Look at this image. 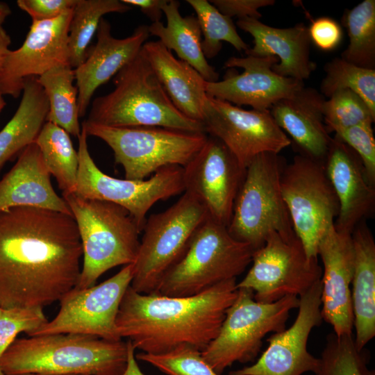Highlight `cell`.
Listing matches in <instances>:
<instances>
[{"label":"cell","mask_w":375,"mask_h":375,"mask_svg":"<svg viewBox=\"0 0 375 375\" xmlns=\"http://www.w3.org/2000/svg\"><path fill=\"white\" fill-rule=\"evenodd\" d=\"M82 245L72 215L36 207L0 212V306L42 308L76 287Z\"/></svg>","instance_id":"obj_1"},{"label":"cell","mask_w":375,"mask_h":375,"mask_svg":"<svg viewBox=\"0 0 375 375\" xmlns=\"http://www.w3.org/2000/svg\"><path fill=\"white\" fill-rule=\"evenodd\" d=\"M237 292L236 278L189 297L142 294L130 285L119 308L117 331L146 353H165L183 346L202 351L219 333Z\"/></svg>","instance_id":"obj_2"},{"label":"cell","mask_w":375,"mask_h":375,"mask_svg":"<svg viewBox=\"0 0 375 375\" xmlns=\"http://www.w3.org/2000/svg\"><path fill=\"white\" fill-rule=\"evenodd\" d=\"M127 342L59 333L17 338L0 357L6 375H121Z\"/></svg>","instance_id":"obj_3"},{"label":"cell","mask_w":375,"mask_h":375,"mask_svg":"<svg viewBox=\"0 0 375 375\" xmlns=\"http://www.w3.org/2000/svg\"><path fill=\"white\" fill-rule=\"evenodd\" d=\"M115 88L97 97L86 121L112 127L158 126L206 133L201 122L180 112L142 52L113 79Z\"/></svg>","instance_id":"obj_4"},{"label":"cell","mask_w":375,"mask_h":375,"mask_svg":"<svg viewBox=\"0 0 375 375\" xmlns=\"http://www.w3.org/2000/svg\"><path fill=\"white\" fill-rule=\"evenodd\" d=\"M62 198L76 222L82 245L83 263L76 288L93 286L108 270L135 262L141 231L125 208L76 193Z\"/></svg>","instance_id":"obj_5"},{"label":"cell","mask_w":375,"mask_h":375,"mask_svg":"<svg viewBox=\"0 0 375 375\" xmlns=\"http://www.w3.org/2000/svg\"><path fill=\"white\" fill-rule=\"evenodd\" d=\"M254 249L235 240L227 227L208 217L196 230L180 260L167 272L156 293L169 297L198 294L236 278L251 262Z\"/></svg>","instance_id":"obj_6"},{"label":"cell","mask_w":375,"mask_h":375,"mask_svg":"<svg viewBox=\"0 0 375 375\" xmlns=\"http://www.w3.org/2000/svg\"><path fill=\"white\" fill-rule=\"evenodd\" d=\"M298 306L296 296L261 303L255 300L251 290L238 288L219 333L201 351L203 358L219 375L235 362L253 361L263 338L285 329L291 310Z\"/></svg>","instance_id":"obj_7"},{"label":"cell","mask_w":375,"mask_h":375,"mask_svg":"<svg viewBox=\"0 0 375 375\" xmlns=\"http://www.w3.org/2000/svg\"><path fill=\"white\" fill-rule=\"evenodd\" d=\"M285 165L278 153L266 152L256 156L246 168L227 228L233 238L254 251L272 233L295 235L281 191Z\"/></svg>","instance_id":"obj_8"},{"label":"cell","mask_w":375,"mask_h":375,"mask_svg":"<svg viewBox=\"0 0 375 375\" xmlns=\"http://www.w3.org/2000/svg\"><path fill=\"white\" fill-rule=\"evenodd\" d=\"M88 136L104 141L112 150L126 179L144 180L162 167L185 166L206 142V133L158 126L112 127L85 120Z\"/></svg>","instance_id":"obj_9"},{"label":"cell","mask_w":375,"mask_h":375,"mask_svg":"<svg viewBox=\"0 0 375 375\" xmlns=\"http://www.w3.org/2000/svg\"><path fill=\"white\" fill-rule=\"evenodd\" d=\"M208 217L204 206L188 192L167 210L151 215L142 229L133 263L131 287L142 294L156 292L164 276L185 253L196 230Z\"/></svg>","instance_id":"obj_10"},{"label":"cell","mask_w":375,"mask_h":375,"mask_svg":"<svg viewBox=\"0 0 375 375\" xmlns=\"http://www.w3.org/2000/svg\"><path fill=\"white\" fill-rule=\"evenodd\" d=\"M280 184L296 235L307 256L318 258L319 241L334 224L339 212L338 198L324 162L297 155L284 166Z\"/></svg>","instance_id":"obj_11"},{"label":"cell","mask_w":375,"mask_h":375,"mask_svg":"<svg viewBox=\"0 0 375 375\" xmlns=\"http://www.w3.org/2000/svg\"><path fill=\"white\" fill-rule=\"evenodd\" d=\"M83 127L78 139V169L76 193L91 199L111 202L125 208L142 232L146 215L158 201L185 191L183 169L178 165L161 168L147 180L121 179L103 173L91 157Z\"/></svg>","instance_id":"obj_12"},{"label":"cell","mask_w":375,"mask_h":375,"mask_svg":"<svg viewBox=\"0 0 375 375\" xmlns=\"http://www.w3.org/2000/svg\"><path fill=\"white\" fill-rule=\"evenodd\" d=\"M252 265L237 288L250 289L256 301L275 302L287 296L300 297L321 280L318 258L307 256L295 235L272 233L254 251Z\"/></svg>","instance_id":"obj_13"},{"label":"cell","mask_w":375,"mask_h":375,"mask_svg":"<svg viewBox=\"0 0 375 375\" xmlns=\"http://www.w3.org/2000/svg\"><path fill=\"white\" fill-rule=\"evenodd\" d=\"M132 278L133 264H130L98 285L74 287L59 301L60 307L56 317L28 336L72 333L121 340L116 319Z\"/></svg>","instance_id":"obj_14"},{"label":"cell","mask_w":375,"mask_h":375,"mask_svg":"<svg viewBox=\"0 0 375 375\" xmlns=\"http://www.w3.org/2000/svg\"><path fill=\"white\" fill-rule=\"evenodd\" d=\"M202 123L206 133L223 142L244 168L258 155L279 153L292 144L269 110H247L208 95Z\"/></svg>","instance_id":"obj_15"},{"label":"cell","mask_w":375,"mask_h":375,"mask_svg":"<svg viewBox=\"0 0 375 375\" xmlns=\"http://www.w3.org/2000/svg\"><path fill=\"white\" fill-rule=\"evenodd\" d=\"M183 169L184 192L194 195L211 219L228 227L246 168L223 142L209 135Z\"/></svg>","instance_id":"obj_16"},{"label":"cell","mask_w":375,"mask_h":375,"mask_svg":"<svg viewBox=\"0 0 375 375\" xmlns=\"http://www.w3.org/2000/svg\"><path fill=\"white\" fill-rule=\"evenodd\" d=\"M322 283L317 281L299 297L298 313L288 328L272 333L268 345L257 361L242 368L232 370L228 375H302L314 373L319 358L308 350L312 330L321 325Z\"/></svg>","instance_id":"obj_17"},{"label":"cell","mask_w":375,"mask_h":375,"mask_svg":"<svg viewBox=\"0 0 375 375\" xmlns=\"http://www.w3.org/2000/svg\"><path fill=\"white\" fill-rule=\"evenodd\" d=\"M276 63L278 59L274 56L231 57L224 63V68L230 69L223 80L206 82V94L237 106L269 110L273 104L292 97L304 87L303 81L274 72Z\"/></svg>","instance_id":"obj_18"},{"label":"cell","mask_w":375,"mask_h":375,"mask_svg":"<svg viewBox=\"0 0 375 375\" xmlns=\"http://www.w3.org/2000/svg\"><path fill=\"white\" fill-rule=\"evenodd\" d=\"M73 9L53 19L32 22L22 45L9 50L0 68L2 95L17 98L28 78L70 66L68 35Z\"/></svg>","instance_id":"obj_19"},{"label":"cell","mask_w":375,"mask_h":375,"mask_svg":"<svg viewBox=\"0 0 375 375\" xmlns=\"http://www.w3.org/2000/svg\"><path fill=\"white\" fill-rule=\"evenodd\" d=\"M317 255L323 263L321 312L338 335L352 334L353 315L351 286L354 251L351 234L338 231L334 224L319 241Z\"/></svg>","instance_id":"obj_20"},{"label":"cell","mask_w":375,"mask_h":375,"mask_svg":"<svg viewBox=\"0 0 375 375\" xmlns=\"http://www.w3.org/2000/svg\"><path fill=\"white\" fill-rule=\"evenodd\" d=\"M324 166L339 203L334 226L338 231L351 234L358 224L374 212L375 185L369 181L358 154L335 136Z\"/></svg>","instance_id":"obj_21"},{"label":"cell","mask_w":375,"mask_h":375,"mask_svg":"<svg viewBox=\"0 0 375 375\" xmlns=\"http://www.w3.org/2000/svg\"><path fill=\"white\" fill-rule=\"evenodd\" d=\"M150 36L148 26L140 25L130 36L114 38L110 23L102 18L97 30V43L83 62L74 69L79 117L85 115L95 90L115 76L141 51Z\"/></svg>","instance_id":"obj_22"},{"label":"cell","mask_w":375,"mask_h":375,"mask_svg":"<svg viewBox=\"0 0 375 375\" xmlns=\"http://www.w3.org/2000/svg\"><path fill=\"white\" fill-rule=\"evenodd\" d=\"M236 24L253 38V46L245 51L246 55L276 56L280 60L272 67L276 74L303 82L315 69V64L310 58L311 41L308 27L303 23L280 28L259 19L245 17L238 19Z\"/></svg>","instance_id":"obj_23"},{"label":"cell","mask_w":375,"mask_h":375,"mask_svg":"<svg viewBox=\"0 0 375 375\" xmlns=\"http://www.w3.org/2000/svg\"><path fill=\"white\" fill-rule=\"evenodd\" d=\"M324 100L315 88L304 86L269 109L276 124L289 134L300 154L324 162L333 139L324 122Z\"/></svg>","instance_id":"obj_24"},{"label":"cell","mask_w":375,"mask_h":375,"mask_svg":"<svg viewBox=\"0 0 375 375\" xmlns=\"http://www.w3.org/2000/svg\"><path fill=\"white\" fill-rule=\"evenodd\" d=\"M40 151L33 142L19 155L0 179V212L15 207H36L72 214L54 190Z\"/></svg>","instance_id":"obj_25"},{"label":"cell","mask_w":375,"mask_h":375,"mask_svg":"<svg viewBox=\"0 0 375 375\" xmlns=\"http://www.w3.org/2000/svg\"><path fill=\"white\" fill-rule=\"evenodd\" d=\"M142 52L176 108L186 117L202 122L207 94L206 81L201 75L175 58L159 40L146 42Z\"/></svg>","instance_id":"obj_26"},{"label":"cell","mask_w":375,"mask_h":375,"mask_svg":"<svg viewBox=\"0 0 375 375\" xmlns=\"http://www.w3.org/2000/svg\"><path fill=\"white\" fill-rule=\"evenodd\" d=\"M354 267L351 281V303L354 340L365 349L375 336V242L365 221L351 233Z\"/></svg>","instance_id":"obj_27"},{"label":"cell","mask_w":375,"mask_h":375,"mask_svg":"<svg viewBox=\"0 0 375 375\" xmlns=\"http://www.w3.org/2000/svg\"><path fill=\"white\" fill-rule=\"evenodd\" d=\"M180 2L168 0L162 12L167 25L158 22L148 26L150 35L156 36L170 51H174L182 60L195 69L207 82L219 81V74L203 55L201 48V31L197 18L192 15L182 17Z\"/></svg>","instance_id":"obj_28"},{"label":"cell","mask_w":375,"mask_h":375,"mask_svg":"<svg viewBox=\"0 0 375 375\" xmlns=\"http://www.w3.org/2000/svg\"><path fill=\"white\" fill-rule=\"evenodd\" d=\"M37 78L26 81L16 112L0 131V170L15 155L35 142L46 122L49 103Z\"/></svg>","instance_id":"obj_29"},{"label":"cell","mask_w":375,"mask_h":375,"mask_svg":"<svg viewBox=\"0 0 375 375\" xmlns=\"http://www.w3.org/2000/svg\"><path fill=\"white\" fill-rule=\"evenodd\" d=\"M49 103L46 122H51L79 137L81 127L78 108V88L74 85V69L71 66L54 67L37 78Z\"/></svg>","instance_id":"obj_30"},{"label":"cell","mask_w":375,"mask_h":375,"mask_svg":"<svg viewBox=\"0 0 375 375\" xmlns=\"http://www.w3.org/2000/svg\"><path fill=\"white\" fill-rule=\"evenodd\" d=\"M35 143L38 147L49 174L53 175L62 196L76 192L78 154L69 134L49 122L42 126Z\"/></svg>","instance_id":"obj_31"},{"label":"cell","mask_w":375,"mask_h":375,"mask_svg":"<svg viewBox=\"0 0 375 375\" xmlns=\"http://www.w3.org/2000/svg\"><path fill=\"white\" fill-rule=\"evenodd\" d=\"M131 9L130 6L119 0H77L69 27L70 66L75 69L85 60L88 45L104 15L124 13Z\"/></svg>","instance_id":"obj_32"},{"label":"cell","mask_w":375,"mask_h":375,"mask_svg":"<svg viewBox=\"0 0 375 375\" xmlns=\"http://www.w3.org/2000/svg\"><path fill=\"white\" fill-rule=\"evenodd\" d=\"M341 22L349 42L340 58L354 65L375 69V1L364 0L347 9Z\"/></svg>","instance_id":"obj_33"},{"label":"cell","mask_w":375,"mask_h":375,"mask_svg":"<svg viewBox=\"0 0 375 375\" xmlns=\"http://www.w3.org/2000/svg\"><path fill=\"white\" fill-rule=\"evenodd\" d=\"M197 14L201 35V48L206 58H215L222 48V42L231 44L238 51L249 47L237 32L232 18L223 15L207 0H187Z\"/></svg>","instance_id":"obj_34"},{"label":"cell","mask_w":375,"mask_h":375,"mask_svg":"<svg viewBox=\"0 0 375 375\" xmlns=\"http://www.w3.org/2000/svg\"><path fill=\"white\" fill-rule=\"evenodd\" d=\"M369 355L357 348L353 333L341 336L333 332L326 341L314 375H375L367 367Z\"/></svg>","instance_id":"obj_35"},{"label":"cell","mask_w":375,"mask_h":375,"mask_svg":"<svg viewBox=\"0 0 375 375\" xmlns=\"http://www.w3.org/2000/svg\"><path fill=\"white\" fill-rule=\"evenodd\" d=\"M320 93L329 98L338 90L347 89L358 94L375 115V69L362 68L335 58L324 67Z\"/></svg>","instance_id":"obj_36"},{"label":"cell","mask_w":375,"mask_h":375,"mask_svg":"<svg viewBox=\"0 0 375 375\" xmlns=\"http://www.w3.org/2000/svg\"><path fill=\"white\" fill-rule=\"evenodd\" d=\"M322 114L329 133L365 122L374 123L375 120V115L366 103L347 89L338 90L325 99Z\"/></svg>","instance_id":"obj_37"},{"label":"cell","mask_w":375,"mask_h":375,"mask_svg":"<svg viewBox=\"0 0 375 375\" xmlns=\"http://www.w3.org/2000/svg\"><path fill=\"white\" fill-rule=\"evenodd\" d=\"M135 358L167 375H219L203 358L201 351L188 346L162 354L142 352Z\"/></svg>","instance_id":"obj_38"},{"label":"cell","mask_w":375,"mask_h":375,"mask_svg":"<svg viewBox=\"0 0 375 375\" xmlns=\"http://www.w3.org/2000/svg\"><path fill=\"white\" fill-rule=\"evenodd\" d=\"M47 322L42 308H3L0 315V357L18 334L24 332L29 335Z\"/></svg>","instance_id":"obj_39"},{"label":"cell","mask_w":375,"mask_h":375,"mask_svg":"<svg viewBox=\"0 0 375 375\" xmlns=\"http://www.w3.org/2000/svg\"><path fill=\"white\" fill-rule=\"evenodd\" d=\"M372 122H365L335 132V136L359 156L370 183L375 185V139Z\"/></svg>","instance_id":"obj_40"},{"label":"cell","mask_w":375,"mask_h":375,"mask_svg":"<svg viewBox=\"0 0 375 375\" xmlns=\"http://www.w3.org/2000/svg\"><path fill=\"white\" fill-rule=\"evenodd\" d=\"M77 0H17V6L32 19V22L51 20L72 10Z\"/></svg>","instance_id":"obj_41"},{"label":"cell","mask_w":375,"mask_h":375,"mask_svg":"<svg viewBox=\"0 0 375 375\" xmlns=\"http://www.w3.org/2000/svg\"><path fill=\"white\" fill-rule=\"evenodd\" d=\"M308 32L310 41L325 51L335 49L342 39V29L333 19L322 17L312 20Z\"/></svg>","instance_id":"obj_42"},{"label":"cell","mask_w":375,"mask_h":375,"mask_svg":"<svg viewBox=\"0 0 375 375\" xmlns=\"http://www.w3.org/2000/svg\"><path fill=\"white\" fill-rule=\"evenodd\" d=\"M210 2L215 6L223 15L231 18L238 17L239 19L245 17L259 19L262 15L259 8L274 4V0H211Z\"/></svg>","instance_id":"obj_43"},{"label":"cell","mask_w":375,"mask_h":375,"mask_svg":"<svg viewBox=\"0 0 375 375\" xmlns=\"http://www.w3.org/2000/svg\"><path fill=\"white\" fill-rule=\"evenodd\" d=\"M128 6H133L140 9L152 23L160 22L163 15L162 8L168 0H122Z\"/></svg>","instance_id":"obj_44"},{"label":"cell","mask_w":375,"mask_h":375,"mask_svg":"<svg viewBox=\"0 0 375 375\" xmlns=\"http://www.w3.org/2000/svg\"><path fill=\"white\" fill-rule=\"evenodd\" d=\"M128 356L125 370L121 375H144L141 371L135 355V348L131 341L127 340Z\"/></svg>","instance_id":"obj_45"},{"label":"cell","mask_w":375,"mask_h":375,"mask_svg":"<svg viewBox=\"0 0 375 375\" xmlns=\"http://www.w3.org/2000/svg\"><path fill=\"white\" fill-rule=\"evenodd\" d=\"M11 40L10 36L2 26H0V68L3 62V60L9 51V45Z\"/></svg>","instance_id":"obj_46"},{"label":"cell","mask_w":375,"mask_h":375,"mask_svg":"<svg viewBox=\"0 0 375 375\" xmlns=\"http://www.w3.org/2000/svg\"><path fill=\"white\" fill-rule=\"evenodd\" d=\"M10 13L9 6L5 2L0 1V26H2L3 23Z\"/></svg>","instance_id":"obj_47"},{"label":"cell","mask_w":375,"mask_h":375,"mask_svg":"<svg viewBox=\"0 0 375 375\" xmlns=\"http://www.w3.org/2000/svg\"><path fill=\"white\" fill-rule=\"evenodd\" d=\"M6 106V101L3 97V95L0 93V112Z\"/></svg>","instance_id":"obj_48"},{"label":"cell","mask_w":375,"mask_h":375,"mask_svg":"<svg viewBox=\"0 0 375 375\" xmlns=\"http://www.w3.org/2000/svg\"><path fill=\"white\" fill-rule=\"evenodd\" d=\"M0 375H6L0 367Z\"/></svg>","instance_id":"obj_49"},{"label":"cell","mask_w":375,"mask_h":375,"mask_svg":"<svg viewBox=\"0 0 375 375\" xmlns=\"http://www.w3.org/2000/svg\"><path fill=\"white\" fill-rule=\"evenodd\" d=\"M22 375H40V374H22Z\"/></svg>","instance_id":"obj_50"},{"label":"cell","mask_w":375,"mask_h":375,"mask_svg":"<svg viewBox=\"0 0 375 375\" xmlns=\"http://www.w3.org/2000/svg\"><path fill=\"white\" fill-rule=\"evenodd\" d=\"M2 309H3V308L0 306V315H1V313Z\"/></svg>","instance_id":"obj_51"}]
</instances>
